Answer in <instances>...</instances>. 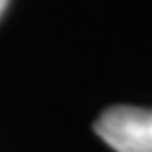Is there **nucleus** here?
<instances>
[{
    "label": "nucleus",
    "mask_w": 152,
    "mask_h": 152,
    "mask_svg": "<svg viewBox=\"0 0 152 152\" xmlns=\"http://www.w3.org/2000/svg\"><path fill=\"white\" fill-rule=\"evenodd\" d=\"M7 4H9V0H0V17H2L4 9H7Z\"/></svg>",
    "instance_id": "obj_2"
},
{
    "label": "nucleus",
    "mask_w": 152,
    "mask_h": 152,
    "mask_svg": "<svg viewBox=\"0 0 152 152\" xmlns=\"http://www.w3.org/2000/svg\"><path fill=\"white\" fill-rule=\"evenodd\" d=\"M93 129L116 152H152V110L112 106L102 112Z\"/></svg>",
    "instance_id": "obj_1"
}]
</instances>
